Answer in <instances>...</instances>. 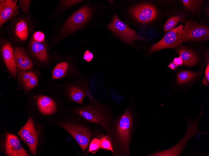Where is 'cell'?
<instances>
[{"instance_id":"obj_24","label":"cell","mask_w":209,"mask_h":156,"mask_svg":"<svg viewBox=\"0 0 209 156\" xmlns=\"http://www.w3.org/2000/svg\"><path fill=\"white\" fill-rule=\"evenodd\" d=\"M182 17L180 15L176 16L170 18L165 23L164 30L168 31L172 29L178 23L182 20Z\"/></svg>"},{"instance_id":"obj_5","label":"cell","mask_w":209,"mask_h":156,"mask_svg":"<svg viewBox=\"0 0 209 156\" xmlns=\"http://www.w3.org/2000/svg\"><path fill=\"white\" fill-rule=\"evenodd\" d=\"M209 37V30L206 26L191 20L186 22L181 32L182 42L206 40Z\"/></svg>"},{"instance_id":"obj_26","label":"cell","mask_w":209,"mask_h":156,"mask_svg":"<svg viewBox=\"0 0 209 156\" xmlns=\"http://www.w3.org/2000/svg\"><path fill=\"white\" fill-rule=\"evenodd\" d=\"M100 139L94 137L91 141L88 149V152L95 153L99 149L100 147Z\"/></svg>"},{"instance_id":"obj_4","label":"cell","mask_w":209,"mask_h":156,"mask_svg":"<svg viewBox=\"0 0 209 156\" xmlns=\"http://www.w3.org/2000/svg\"><path fill=\"white\" fill-rule=\"evenodd\" d=\"M58 125L70 134L80 146L83 153H85L94 136L89 128L78 123L60 122Z\"/></svg>"},{"instance_id":"obj_1","label":"cell","mask_w":209,"mask_h":156,"mask_svg":"<svg viewBox=\"0 0 209 156\" xmlns=\"http://www.w3.org/2000/svg\"><path fill=\"white\" fill-rule=\"evenodd\" d=\"M133 118L131 111L130 109H126L105 128L107 135L111 142L114 154L116 153L119 155L129 156Z\"/></svg>"},{"instance_id":"obj_11","label":"cell","mask_w":209,"mask_h":156,"mask_svg":"<svg viewBox=\"0 0 209 156\" xmlns=\"http://www.w3.org/2000/svg\"><path fill=\"white\" fill-rule=\"evenodd\" d=\"M0 26L8 20L18 15L19 7L17 5V0L0 1Z\"/></svg>"},{"instance_id":"obj_16","label":"cell","mask_w":209,"mask_h":156,"mask_svg":"<svg viewBox=\"0 0 209 156\" xmlns=\"http://www.w3.org/2000/svg\"><path fill=\"white\" fill-rule=\"evenodd\" d=\"M36 101L38 109L42 114L49 115L56 112L57 107L56 103L51 97L41 95L38 97Z\"/></svg>"},{"instance_id":"obj_15","label":"cell","mask_w":209,"mask_h":156,"mask_svg":"<svg viewBox=\"0 0 209 156\" xmlns=\"http://www.w3.org/2000/svg\"><path fill=\"white\" fill-rule=\"evenodd\" d=\"M28 49L31 54L40 62L45 63L47 61L48 56L47 48L43 43L32 38L29 43Z\"/></svg>"},{"instance_id":"obj_2","label":"cell","mask_w":209,"mask_h":156,"mask_svg":"<svg viewBox=\"0 0 209 156\" xmlns=\"http://www.w3.org/2000/svg\"><path fill=\"white\" fill-rule=\"evenodd\" d=\"M202 114L201 111L199 116L195 119H191L184 116L187 122V128L184 135L181 140L170 148L161 151H157L148 156H179L182 155L187 144L192 138L198 135L209 134V132L201 131L198 129L199 122Z\"/></svg>"},{"instance_id":"obj_18","label":"cell","mask_w":209,"mask_h":156,"mask_svg":"<svg viewBox=\"0 0 209 156\" xmlns=\"http://www.w3.org/2000/svg\"><path fill=\"white\" fill-rule=\"evenodd\" d=\"M177 51L185 65L192 66L197 63L198 60V57L192 50L179 45L177 47Z\"/></svg>"},{"instance_id":"obj_9","label":"cell","mask_w":209,"mask_h":156,"mask_svg":"<svg viewBox=\"0 0 209 156\" xmlns=\"http://www.w3.org/2000/svg\"><path fill=\"white\" fill-rule=\"evenodd\" d=\"M21 139L28 146L31 153L35 155L38 143V135L33 119L29 117L26 123L18 133Z\"/></svg>"},{"instance_id":"obj_14","label":"cell","mask_w":209,"mask_h":156,"mask_svg":"<svg viewBox=\"0 0 209 156\" xmlns=\"http://www.w3.org/2000/svg\"><path fill=\"white\" fill-rule=\"evenodd\" d=\"M14 53L15 62L18 69L27 71L31 70L33 68L32 61L23 48L16 46Z\"/></svg>"},{"instance_id":"obj_17","label":"cell","mask_w":209,"mask_h":156,"mask_svg":"<svg viewBox=\"0 0 209 156\" xmlns=\"http://www.w3.org/2000/svg\"><path fill=\"white\" fill-rule=\"evenodd\" d=\"M18 78L25 88L27 90L35 87L38 83V79L35 73L31 70L23 71L18 69Z\"/></svg>"},{"instance_id":"obj_10","label":"cell","mask_w":209,"mask_h":156,"mask_svg":"<svg viewBox=\"0 0 209 156\" xmlns=\"http://www.w3.org/2000/svg\"><path fill=\"white\" fill-rule=\"evenodd\" d=\"M130 13L139 22L145 23L154 19L157 15L155 8L149 4H143L132 7Z\"/></svg>"},{"instance_id":"obj_25","label":"cell","mask_w":209,"mask_h":156,"mask_svg":"<svg viewBox=\"0 0 209 156\" xmlns=\"http://www.w3.org/2000/svg\"><path fill=\"white\" fill-rule=\"evenodd\" d=\"M100 148L110 151L114 154L111 141L110 138L107 135L102 136L100 139Z\"/></svg>"},{"instance_id":"obj_3","label":"cell","mask_w":209,"mask_h":156,"mask_svg":"<svg viewBox=\"0 0 209 156\" xmlns=\"http://www.w3.org/2000/svg\"><path fill=\"white\" fill-rule=\"evenodd\" d=\"M104 105L97 102L77 106L74 111L85 121L98 124L105 128L113 121L112 116Z\"/></svg>"},{"instance_id":"obj_22","label":"cell","mask_w":209,"mask_h":156,"mask_svg":"<svg viewBox=\"0 0 209 156\" xmlns=\"http://www.w3.org/2000/svg\"><path fill=\"white\" fill-rule=\"evenodd\" d=\"M199 73L192 72L189 71H182L179 73L177 78V83L178 85L183 84L192 79L197 77Z\"/></svg>"},{"instance_id":"obj_20","label":"cell","mask_w":209,"mask_h":156,"mask_svg":"<svg viewBox=\"0 0 209 156\" xmlns=\"http://www.w3.org/2000/svg\"><path fill=\"white\" fill-rule=\"evenodd\" d=\"M69 67V63L66 61H62L57 64L52 71V79L56 80L63 78L66 74Z\"/></svg>"},{"instance_id":"obj_27","label":"cell","mask_w":209,"mask_h":156,"mask_svg":"<svg viewBox=\"0 0 209 156\" xmlns=\"http://www.w3.org/2000/svg\"><path fill=\"white\" fill-rule=\"evenodd\" d=\"M31 0H20L19 5L22 11L27 14L29 13L30 5Z\"/></svg>"},{"instance_id":"obj_28","label":"cell","mask_w":209,"mask_h":156,"mask_svg":"<svg viewBox=\"0 0 209 156\" xmlns=\"http://www.w3.org/2000/svg\"><path fill=\"white\" fill-rule=\"evenodd\" d=\"M32 38L35 40L42 42L45 39V35L40 31L35 32L33 34Z\"/></svg>"},{"instance_id":"obj_12","label":"cell","mask_w":209,"mask_h":156,"mask_svg":"<svg viewBox=\"0 0 209 156\" xmlns=\"http://www.w3.org/2000/svg\"><path fill=\"white\" fill-rule=\"evenodd\" d=\"M5 142L6 154L10 156H28L18 138L15 135L7 133Z\"/></svg>"},{"instance_id":"obj_30","label":"cell","mask_w":209,"mask_h":156,"mask_svg":"<svg viewBox=\"0 0 209 156\" xmlns=\"http://www.w3.org/2000/svg\"><path fill=\"white\" fill-rule=\"evenodd\" d=\"M94 57L93 54L89 50H86L83 55V59L87 62H89L91 61Z\"/></svg>"},{"instance_id":"obj_23","label":"cell","mask_w":209,"mask_h":156,"mask_svg":"<svg viewBox=\"0 0 209 156\" xmlns=\"http://www.w3.org/2000/svg\"><path fill=\"white\" fill-rule=\"evenodd\" d=\"M201 0H182L181 1L186 9L192 13L196 11L201 6Z\"/></svg>"},{"instance_id":"obj_33","label":"cell","mask_w":209,"mask_h":156,"mask_svg":"<svg viewBox=\"0 0 209 156\" xmlns=\"http://www.w3.org/2000/svg\"><path fill=\"white\" fill-rule=\"evenodd\" d=\"M168 66L172 69H174L177 67L173 62L171 63Z\"/></svg>"},{"instance_id":"obj_8","label":"cell","mask_w":209,"mask_h":156,"mask_svg":"<svg viewBox=\"0 0 209 156\" xmlns=\"http://www.w3.org/2000/svg\"><path fill=\"white\" fill-rule=\"evenodd\" d=\"M108 28L126 42L132 44L133 41L143 39L137 35L135 31L130 28L115 14L112 21L108 24Z\"/></svg>"},{"instance_id":"obj_13","label":"cell","mask_w":209,"mask_h":156,"mask_svg":"<svg viewBox=\"0 0 209 156\" xmlns=\"http://www.w3.org/2000/svg\"><path fill=\"white\" fill-rule=\"evenodd\" d=\"M1 42V51L5 65L10 73L15 77L18 73V69L13 47L7 40H3Z\"/></svg>"},{"instance_id":"obj_31","label":"cell","mask_w":209,"mask_h":156,"mask_svg":"<svg viewBox=\"0 0 209 156\" xmlns=\"http://www.w3.org/2000/svg\"><path fill=\"white\" fill-rule=\"evenodd\" d=\"M177 66H181L183 64V62L180 57L174 59L173 62Z\"/></svg>"},{"instance_id":"obj_29","label":"cell","mask_w":209,"mask_h":156,"mask_svg":"<svg viewBox=\"0 0 209 156\" xmlns=\"http://www.w3.org/2000/svg\"><path fill=\"white\" fill-rule=\"evenodd\" d=\"M82 0H63L61 4L63 7H67L74 5L82 1Z\"/></svg>"},{"instance_id":"obj_6","label":"cell","mask_w":209,"mask_h":156,"mask_svg":"<svg viewBox=\"0 0 209 156\" xmlns=\"http://www.w3.org/2000/svg\"><path fill=\"white\" fill-rule=\"evenodd\" d=\"M182 23L176 28L171 29L159 42L152 45L148 51L152 52L166 48H176L182 42L181 32Z\"/></svg>"},{"instance_id":"obj_19","label":"cell","mask_w":209,"mask_h":156,"mask_svg":"<svg viewBox=\"0 0 209 156\" xmlns=\"http://www.w3.org/2000/svg\"><path fill=\"white\" fill-rule=\"evenodd\" d=\"M14 33L20 40H26L28 36V30L27 23L22 19H20L16 23L14 27Z\"/></svg>"},{"instance_id":"obj_21","label":"cell","mask_w":209,"mask_h":156,"mask_svg":"<svg viewBox=\"0 0 209 156\" xmlns=\"http://www.w3.org/2000/svg\"><path fill=\"white\" fill-rule=\"evenodd\" d=\"M69 96L74 102L80 105H83V100L85 95L80 88L76 86H72L69 89Z\"/></svg>"},{"instance_id":"obj_32","label":"cell","mask_w":209,"mask_h":156,"mask_svg":"<svg viewBox=\"0 0 209 156\" xmlns=\"http://www.w3.org/2000/svg\"><path fill=\"white\" fill-rule=\"evenodd\" d=\"M209 64L208 63L206 67L205 71V75L207 80L209 83Z\"/></svg>"},{"instance_id":"obj_7","label":"cell","mask_w":209,"mask_h":156,"mask_svg":"<svg viewBox=\"0 0 209 156\" xmlns=\"http://www.w3.org/2000/svg\"><path fill=\"white\" fill-rule=\"evenodd\" d=\"M91 8L84 6L74 13L67 20L62 29L64 33H71L83 26L90 18Z\"/></svg>"}]
</instances>
